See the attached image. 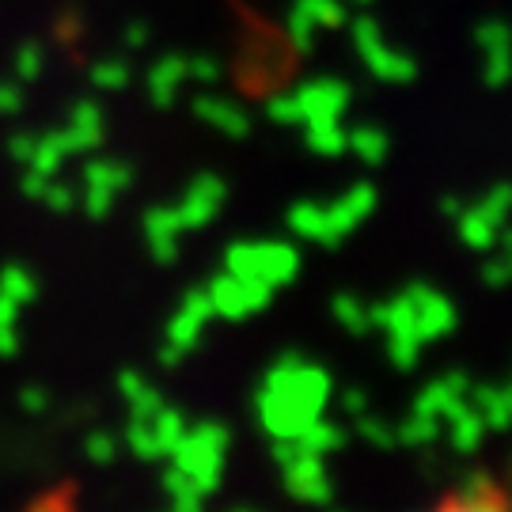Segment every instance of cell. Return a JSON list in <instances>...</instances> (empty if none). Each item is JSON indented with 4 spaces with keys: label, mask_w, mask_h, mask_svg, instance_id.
<instances>
[{
    "label": "cell",
    "mask_w": 512,
    "mask_h": 512,
    "mask_svg": "<svg viewBox=\"0 0 512 512\" xmlns=\"http://www.w3.org/2000/svg\"><path fill=\"white\" fill-rule=\"evenodd\" d=\"M330 399V372L304 361L300 353H281L258 387V421L270 437H296L315 418H323Z\"/></svg>",
    "instance_id": "6da1fadb"
},
{
    "label": "cell",
    "mask_w": 512,
    "mask_h": 512,
    "mask_svg": "<svg viewBox=\"0 0 512 512\" xmlns=\"http://www.w3.org/2000/svg\"><path fill=\"white\" fill-rule=\"evenodd\" d=\"M228 444H232V437H228V429L220 421H198L167 452V459H171V467H179V471H186V475L194 478V486L202 490V497H213L220 490Z\"/></svg>",
    "instance_id": "7a4b0ae2"
},
{
    "label": "cell",
    "mask_w": 512,
    "mask_h": 512,
    "mask_svg": "<svg viewBox=\"0 0 512 512\" xmlns=\"http://www.w3.org/2000/svg\"><path fill=\"white\" fill-rule=\"evenodd\" d=\"M224 270L236 277H251V281H266V285H289L300 274V251L293 243H277V239H262V243H232L224 255Z\"/></svg>",
    "instance_id": "3957f363"
},
{
    "label": "cell",
    "mask_w": 512,
    "mask_h": 512,
    "mask_svg": "<svg viewBox=\"0 0 512 512\" xmlns=\"http://www.w3.org/2000/svg\"><path fill=\"white\" fill-rule=\"evenodd\" d=\"M349 31H353L357 54L365 57L368 73L376 76V80H384V84H410L418 76V61L403 54V50H395V46H387L380 23L372 16H357Z\"/></svg>",
    "instance_id": "277c9868"
},
{
    "label": "cell",
    "mask_w": 512,
    "mask_h": 512,
    "mask_svg": "<svg viewBox=\"0 0 512 512\" xmlns=\"http://www.w3.org/2000/svg\"><path fill=\"white\" fill-rule=\"evenodd\" d=\"M368 315H372V330H384L387 334V357H391V365L410 372L421 361V342L418 334H414V308H410V300L399 293L391 296V300L372 304Z\"/></svg>",
    "instance_id": "5b68a950"
},
{
    "label": "cell",
    "mask_w": 512,
    "mask_h": 512,
    "mask_svg": "<svg viewBox=\"0 0 512 512\" xmlns=\"http://www.w3.org/2000/svg\"><path fill=\"white\" fill-rule=\"evenodd\" d=\"M209 304H213V315L220 319H247V315H255V311L270 308V300H274V285H266V281H251V277H236V274H224L213 277L209 281Z\"/></svg>",
    "instance_id": "8992f818"
},
{
    "label": "cell",
    "mask_w": 512,
    "mask_h": 512,
    "mask_svg": "<svg viewBox=\"0 0 512 512\" xmlns=\"http://www.w3.org/2000/svg\"><path fill=\"white\" fill-rule=\"evenodd\" d=\"M403 296L410 300V308H414V334H418V342H437V338H448L452 330H456V308H452V300L444 293H437L433 285H425V281H414V285H406Z\"/></svg>",
    "instance_id": "52a82bcc"
},
{
    "label": "cell",
    "mask_w": 512,
    "mask_h": 512,
    "mask_svg": "<svg viewBox=\"0 0 512 512\" xmlns=\"http://www.w3.org/2000/svg\"><path fill=\"white\" fill-rule=\"evenodd\" d=\"M281 475H285L289 497L304 501V505H330L334 501V482H330L327 467H323V456L300 452L293 463L281 467Z\"/></svg>",
    "instance_id": "ba28073f"
},
{
    "label": "cell",
    "mask_w": 512,
    "mask_h": 512,
    "mask_svg": "<svg viewBox=\"0 0 512 512\" xmlns=\"http://www.w3.org/2000/svg\"><path fill=\"white\" fill-rule=\"evenodd\" d=\"M224 198H228V186L220 175H198L183 194V202L175 205V213L183 220V228H205L217 220Z\"/></svg>",
    "instance_id": "9c48e42d"
},
{
    "label": "cell",
    "mask_w": 512,
    "mask_h": 512,
    "mask_svg": "<svg viewBox=\"0 0 512 512\" xmlns=\"http://www.w3.org/2000/svg\"><path fill=\"white\" fill-rule=\"evenodd\" d=\"M209 319H213L209 293H205V289L186 293L183 304H179V311L167 319V338H164V342L179 346L183 353H190V349L198 346V338H202V330H205V323H209Z\"/></svg>",
    "instance_id": "30bf717a"
},
{
    "label": "cell",
    "mask_w": 512,
    "mask_h": 512,
    "mask_svg": "<svg viewBox=\"0 0 512 512\" xmlns=\"http://www.w3.org/2000/svg\"><path fill=\"white\" fill-rule=\"evenodd\" d=\"M300 118L304 122H323V118H342L349 107V84L346 80H308L304 88H296Z\"/></svg>",
    "instance_id": "8fae6325"
},
{
    "label": "cell",
    "mask_w": 512,
    "mask_h": 512,
    "mask_svg": "<svg viewBox=\"0 0 512 512\" xmlns=\"http://www.w3.org/2000/svg\"><path fill=\"white\" fill-rule=\"evenodd\" d=\"M467 387H471V380H467V372H444V376H437L433 384H425L414 395V410L418 414H433V418H448V414H456L459 406L467 403Z\"/></svg>",
    "instance_id": "7c38bea8"
},
{
    "label": "cell",
    "mask_w": 512,
    "mask_h": 512,
    "mask_svg": "<svg viewBox=\"0 0 512 512\" xmlns=\"http://www.w3.org/2000/svg\"><path fill=\"white\" fill-rule=\"evenodd\" d=\"M372 209H376V186L372 183H353L338 198V202L327 205V220H330V232H334V239L342 243V239L357 228V224H365L368 217H372Z\"/></svg>",
    "instance_id": "4fadbf2b"
},
{
    "label": "cell",
    "mask_w": 512,
    "mask_h": 512,
    "mask_svg": "<svg viewBox=\"0 0 512 512\" xmlns=\"http://www.w3.org/2000/svg\"><path fill=\"white\" fill-rule=\"evenodd\" d=\"M183 220L175 213V205H156L145 213V239L148 255L156 258L160 266H171L179 258V236H183Z\"/></svg>",
    "instance_id": "5bb4252c"
},
{
    "label": "cell",
    "mask_w": 512,
    "mask_h": 512,
    "mask_svg": "<svg viewBox=\"0 0 512 512\" xmlns=\"http://www.w3.org/2000/svg\"><path fill=\"white\" fill-rule=\"evenodd\" d=\"M61 137H65L69 156L99 148V141H103V110H99V103H92V99L76 103L73 118H69V126L61 129Z\"/></svg>",
    "instance_id": "9a60e30c"
},
{
    "label": "cell",
    "mask_w": 512,
    "mask_h": 512,
    "mask_svg": "<svg viewBox=\"0 0 512 512\" xmlns=\"http://www.w3.org/2000/svg\"><path fill=\"white\" fill-rule=\"evenodd\" d=\"M194 114L202 118L205 126L220 129V133H228V137H247V133H251L247 110L236 107V103H228V99H220V95L202 92L194 99Z\"/></svg>",
    "instance_id": "2e32d148"
},
{
    "label": "cell",
    "mask_w": 512,
    "mask_h": 512,
    "mask_svg": "<svg viewBox=\"0 0 512 512\" xmlns=\"http://www.w3.org/2000/svg\"><path fill=\"white\" fill-rule=\"evenodd\" d=\"M467 403L475 406L486 429L494 433H505L512 421V391L505 384H471L467 387Z\"/></svg>",
    "instance_id": "e0dca14e"
},
{
    "label": "cell",
    "mask_w": 512,
    "mask_h": 512,
    "mask_svg": "<svg viewBox=\"0 0 512 512\" xmlns=\"http://www.w3.org/2000/svg\"><path fill=\"white\" fill-rule=\"evenodd\" d=\"M186 80V57L183 54H164L152 69H148V99L160 110H167L179 99V88Z\"/></svg>",
    "instance_id": "ac0fdd59"
},
{
    "label": "cell",
    "mask_w": 512,
    "mask_h": 512,
    "mask_svg": "<svg viewBox=\"0 0 512 512\" xmlns=\"http://www.w3.org/2000/svg\"><path fill=\"white\" fill-rule=\"evenodd\" d=\"M289 232L300 239H311L319 247H338V239L330 232V220H327V205L319 202H296L289 209Z\"/></svg>",
    "instance_id": "d6986e66"
},
{
    "label": "cell",
    "mask_w": 512,
    "mask_h": 512,
    "mask_svg": "<svg viewBox=\"0 0 512 512\" xmlns=\"http://www.w3.org/2000/svg\"><path fill=\"white\" fill-rule=\"evenodd\" d=\"M440 509H505V494L497 490L490 475H471L463 478V490L440 501Z\"/></svg>",
    "instance_id": "ffe728a7"
},
{
    "label": "cell",
    "mask_w": 512,
    "mask_h": 512,
    "mask_svg": "<svg viewBox=\"0 0 512 512\" xmlns=\"http://www.w3.org/2000/svg\"><path fill=\"white\" fill-rule=\"evenodd\" d=\"M440 425H448V433H452V448H456L459 456L478 452V448H482V440H486V433H490V429H486V421H482V414H478L471 403H463L456 414H448Z\"/></svg>",
    "instance_id": "44dd1931"
},
{
    "label": "cell",
    "mask_w": 512,
    "mask_h": 512,
    "mask_svg": "<svg viewBox=\"0 0 512 512\" xmlns=\"http://www.w3.org/2000/svg\"><path fill=\"white\" fill-rule=\"evenodd\" d=\"M459 239L471 247V251H494L497 239H501V224H494V220L486 217L478 205H463V213H459Z\"/></svg>",
    "instance_id": "7402d4cb"
},
{
    "label": "cell",
    "mask_w": 512,
    "mask_h": 512,
    "mask_svg": "<svg viewBox=\"0 0 512 512\" xmlns=\"http://www.w3.org/2000/svg\"><path fill=\"white\" fill-rule=\"evenodd\" d=\"M118 391H122V399L129 403V414H133V418H152V414L164 406L160 391L148 384V376H141V372H122V376H118Z\"/></svg>",
    "instance_id": "603a6c76"
},
{
    "label": "cell",
    "mask_w": 512,
    "mask_h": 512,
    "mask_svg": "<svg viewBox=\"0 0 512 512\" xmlns=\"http://www.w3.org/2000/svg\"><path fill=\"white\" fill-rule=\"evenodd\" d=\"M346 152H353L361 164H384L391 152V137L380 126H357L346 133Z\"/></svg>",
    "instance_id": "cb8c5ba5"
},
{
    "label": "cell",
    "mask_w": 512,
    "mask_h": 512,
    "mask_svg": "<svg viewBox=\"0 0 512 512\" xmlns=\"http://www.w3.org/2000/svg\"><path fill=\"white\" fill-rule=\"evenodd\" d=\"M296 440H300V448H304V452L327 459L330 452H342V444H346V433H342L338 425H330V421L315 418L308 429H300V433H296Z\"/></svg>",
    "instance_id": "d4e9b609"
},
{
    "label": "cell",
    "mask_w": 512,
    "mask_h": 512,
    "mask_svg": "<svg viewBox=\"0 0 512 512\" xmlns=\"http://www.w3.org/2000/svg\"><path fill=\"white\" fill-rule=\"evenodd\" d=\"M133 183V171L129 164H118V160H92V164L84 167V186H99V190H110L114 198L129 190Z\"/></svg>",
    "instance_id": "484cf974"
},
{
    "label": "cell",
    "mask_w": 512,
    "mask_h": 512,
    "mask_svg": "<svg viewBox=\"0 0 512 512\" xmlns=\"http://www.w3.org/2000/svg\"><path fill=\"white\" fill-rule=\"evenodd\" d=\"M164 494L175 512H198L205 505V497H202V490L194 486V478L186 475V471H179V467H171L164 475Z\"/></svg>",
    "instance_id": "4316f807"
},
{
    "label": "cell",
    "mask_w": 512,
    "mask_h": 512,
    "mask_svg": "<svg viewBox=\"0 0 512 512\" xmlns=\"http://www.w3.org/2000/svg\"><path fill=\"white\" fill-rule=\"evenodd\" d=\"M65 160H69V148H65L61 129H57V133H42V137H35V152H31V167H35V171L57 179V171L65 167Z\"/></svg>",
    "instance_id": "83f0119b"
},
{
    "label": "cell",
    "mask_w": 512,
    "mask_h": 512,
    "mask_svg": "<svg viewBox=\"0 0 512 512\" xmlns=\"http://www.w3.org/2000/svg\"><path fill=\"white\" fill-rule=\"evenodd\" d=\"M308 126V148L315 156H342L346 152V129L338 126V118H323V122H304Z\"/></svg>",
    "instance_id": "f1b7e54d"
},
{
    "label": "cell",
    "mask_w": 512,
    "mask_h": 512,
    "mask_svg": "<svg viewBox=\"0 0 512 512\" xmlns=\"http://www.w3.org/2000/svg\"><path fill=\"white\" fill-rule=\"evenodd\" d=\"M148 425H152V433H156V444H160V452H171L179 440H183V433L190 429V421H186L183 410H175V406H160L152 418H148Z\"/></svg>",
    "instance_id": "f546056e"
},
{
    "label": "cell",
    "mask_w": 512,
    "mask_h": 512,
    "mask_svg": "<svg viewBox=\"0 0 512 512\" xmlns=\"http://www.w3.org/2000/svg\"><path fill=\"white\" fill-rule=\"evenodd\" d=\"M330 311H334V319L342 323V330L357 334V338L372 330V315H368V304L361 300V296L338 293V296H334V304H330Z\"/></svg>",
    "instance_id": "4dcf8cb0"
},
{
    "label": "cell",
    "mask_w": 512,
    "mask_h": 512,
    "mask_svg": "<svg viewBox=\"0 0 512 512\" xmlns=\"http://www.w3.org/2000/svg\"><path fill=\"white\" fill-rule=\"evenodd\" d=\"M0 293L8 296V300H16L19 308H23V304H35L38 300V281L27 266L12 262V266L0 270Z\"/></svg>",
    "instance_id": "1f68e13d"
},
{
    "label": "cell",
    "mask_w": 512,
    "mask_h": 512,
    "mask_svg": "<svg viewBox=\"0 0 512 512\" xmlns=\"http://www.w3.org/2000/svg\"><path fill=\"white\" fill-rule=\"evenodd\" d=\"M437 437H440V418H433V414H418V410H410V418L395 429V440L406 444V448H429Z\"/></svg>",
    "instance_id": "d6a6232c"
},
{
    "label": "cell",
    "mask_w": 512,
    "mask_h": 512,
    "mask_svg": "<svg viewBox=\"0 0 512 512\" xmlns=\"http://www.w3.org/2000/svg\"><path fill=\"white\" fill-rule=\"evenodd\" d=\"M126 448L133 456L141 459V463H152V459H164L160 452V444H156V433H152V425L148 418H133L129 414V425H126Z\"/></svg>",
    "instance_id": "836d02e7"
},
{
    "label": "cell",
    "mask_w": 512,
    "mask_h": 512,
    "mask_svg": "<svg viewBox=\"0 0 512 512\" xmlns=\"http://www.w3.org/2000/svg\"><path fill=\"white\" fill-rule=\"evenodd\" d=\"M88 80L99 92H122V88H129V65L122 57H103L88 69Z\"/></svg>",
    "instance_id": "e575fe53"
},
{
    "label": "cell",
    "mask_w": 512,
    "mask_h": 512,
    "mask_svg": "<svg viewBox=\"0 0 512 512\" xmlns=\"http://www.w3.org/2000/svg\"><path fill=\"white\" fill-rule=\"evenodd\" d=\"M353 425H357V437L361 440H368L372 448H380V452H391L399 440H395V429H391V421H384V418H376V414H357L353 418Z\"/></svg>",
    "instance_id": "d590c367"
},
{
    "label": "cell",
    "mask_w": 512,
    "mask_h": 512,
    "mask_svg": "<svg viewBox=\"0 0 512 512\" xmlns=\"http://www.w3.org/2000/svg\"><path fill=\"white\" fill-rule=\"evenodd\" d=\"M315 23L304 8H289V19H285V35H289V46H293L296 54H311V46H315Z\"/></svg>",
    "instance_id": "8d00e7d4"
},
{
    "label": "cell",
    "mask_w": 512,
    "mask_h": 512,
    "mask_svg": "<svg viewBox=\"0 0 512 512\" xmlns=\"http://www.w3.org/2000/svg\"><path fill=\"white\" fill-rule=\"evenodd\" d=\"M296 8H304L315 27H346V4L342 0H293Z\"/></svg>",
    "instance_id": "74e56055"
},
{
    "label": "cell",
    "mask_w": 512,
    "mask_h": 512,
    "mask_svg": "<svg viewBox=\"0 0 512 512\" xmlns=\"http://www.w3.org/2000/svg\"><path fill=\"white\" fill-rule=\"evenodd\" d=\"M16 319H19V304L0 293V357H12L19 349Z\"/></svg>",
    "instance_id": "f35d334b"
},
{
    "label": "cell",
    "mask_w": 512,
    "mask_h": 512,
    "mask_svg": "<svg viewBox=\"0 0 512 512\" xmlns=\"http://www.w3.org/2000/svg\"><path fill=\"white\" fill-rule=\"evenodd\" d=\"M482 80L486 88H505L509 80V46H494V50H482Z\"/></svg>",
    "instance_id": "ab89813d"
},
{
    "label": "cell",
    "mask_w": 512,
    "mask_h": 512,
    "mask_svg": "<svg viewBox=\"0 0 512 512\" xmlns=\"http://www.w3.org/2000/svg\"><path fill=\"white\" fill-rule=\"evenodd\" d=\"M42 65H46V50L38 42H27L16 50V76L19 80H38L42 76Z\"/></svg>",
    "instance_id": "60d3db41"
},
{
    "label": "cell",
    "mask_w": 512,
    "mask_h": 512,
    "mask_svg": "<svg viewBox=\"0 0 512 512\" xmlns=\"http://www.w3.org/2000/svg\"><path fill=\"white\" fill-rule=\"evenodd\" d=\"M266 118L277 122V126H300L304 118H300V103H296V95H274L270 103H266Z\"/></svg>",
    "instance_id": "b9f144b4"
},
{
    "label": "cell",
    "mask_w": 512,
    "mask_h": 512,
    "mask_svg": "<svg viewBox=\"0 0 512 512\" xmlns=\"http://www.w3.org/2000/svg\"><path fill=\"white\" fill-rule=\"evenodd\" d=\"M38 202L46 205L50 213H57V217H65V213H73V209H76V194H73V186L50 179V186L42 190V198H38Z\"/></svg>",
    "instance_id": "7bdbcfd3"
},
{
    "label": "cell",
    "mask_w": 512,
    "mask_h": 512,
    "mask_svg": "<svg viewBox=\"0 0 512 512\" xmlns=\"http://www.w3.org/2000/svg\"><path fill=\"white\" fill-rule=\"evenodd\" d=\"M478 209L494 220V224H505V217H509V209H512V190L505 183H497L494 190H490V194L478 202Z\"/></svg>",
    "instance_id": "ee69618b"
},
{
    "label": "cell",
    "mask_w": 512,
    "mask_h": 512,
    "mask_svg": "<svg viewBox=\"0 0 512 512\" xmlns=\"http://www.w3.org/2000/svg\"><path fill=\"white\" fill-rule=\"evenodd\" d=\"M84 456L99 463V467H107L118 459V437H110V433H92V437L84 440Z\"/></svg>",
    "instance_id": "f6af8a7d"
},
{
    "label": "cell",
    "mask_w": 512,
    "mask_h": 512,
    "mask_svg": "<svg viewBox=\"0 0 512 512\" xmlns=\"http://www.w3.org/2000/svg\"><path fill=\"white\" fill-rule=\"evenodd\" d=\"M478 50H494V46H509V27L505 19H482L475 27Z\"/></svg>",
    "instance_id": "bcb514c9"
},
{
    "label": "cell",
    "mask_w": 512,
    "mask_h": 512,
    "mask_svg": "<svg viewBox=\"0 0 512 512\" xmlns=\"http://www.w3.org/2000/svg\"><path fill=\"white\" fill-rule=\"evenodd\" d=\"M186 76L209 88V84H217V80H220V61H217V57H209V54L186 57Z\"/></svg>",
    "instance_id": "7dc6e473"
},
{
    "label": "cell",
    "mask_w": 512,
    "mask_h": 512,
    "mask_svg": "<svg viewBox=\"0 0 512 512\" xmlns=\"http://www.w3.org/2000/svg\"><path fill=\"white\" fill-rule=\"evenodd\" d=\"M509 274H512V266H509V258H505V255L486 258V262H482V270H478L482 285H490V289H501V285L509 281Z\"/></svg>",
    "instance_id": "c3c4849f"
},
{
    "label": "cell",
    "mask_w": 512,
    "mask_h": 512,
    "mask_svg": "<svg viewBox=\"0 0 512 512\" xmlns=\"http://www.w3.org/2000/svg\"><path fill=\"white\" fill-rule=\"evenodd\" d=\"M114 205V194L110 190H99V186H84V213L92 220H103Z\"/></svg>",
    "instance_id": "681fc988"
},
{
    "label": "cell",
    "mask_w": 512,
    "mask_h": 512,
    "mask_svg": "<svg viewBox=\"0 0 512 512\" xmlns=\"http://www.w3.org/2000/svg\"><path fill=\"white\" fill-rule=\"evenodd\" d=\"M19 107H23V88H19V84H8V80H0V118L19 114Z\"/></svg>",
    "instance_id": "f907efd6"
},
{
    "label": "cell",
    "mask_w": 512,
    "mask_h": 512,
    "mask_svg": "<svg viewBox=\"0 0 512 512\" xmlns=\"http://www.w3.org/2000/svg\"><path fill=\"white\" fill-rule=\"evenodd\" d=\"M31 152H35V133H12L8 137V156L16 164H31Z\"/></svg>",
    "instance_id": "816d5d0a"
},
{
    "label": "cell",
    "mask_w": 512,
    "mask_h": 512,
    "mask_svg": "<svg viewBox=\"0 0 512 512\" xmlns=\"http://www.w3.org/2000/svg\"><path fill=\"white\" fill-rule=\"evenodd\" d=\"M300 452H304V448H300V440H296V437H274V444H270V456H274L277 467L293 463Z\"/></svg>",
    "instance_id": "f5cc1de1"
},
{
    "label": "cell",
    "mask_w": 512,
    "mask_h": 512,
    "mask_svg": "<svg viewBox=\"0 0 512 512\" xmlns=\"http://www.w3.org/2000/svg\"><path fill=\"white\" fill-rule=\"evenodd\" d=\"M50 186V175H42V171H35V167L27 164V171H23V179H19V190L27 194V198H42V190Z\"/></svg>",
    "instance_id": "db71d44e"
},
{
    "label": "cell",
    "mask_w": 512,
    "mask_h": 512,
    "mask_svg": "<svg viewBox=\"0 0 512 512\" xmlns=\"http://www.w3.org/2000/svg\"><path fill=\"white\" fill-rule=\"evenodd\" d=\"M19 406H23L27 414H42V410L50 406V395H46V387H23V391H19Z\"/></svg>",
    "instance_id": "11a10c76"
},
{
    "label": "cell",
    "mask_w": 512,
    "mask_h": 512,
    "mask_svg": "<svg viewBox=\"0 0 512 512\" xmlns=\"http://www.w3.org/2000/svg\"><path fill=\"white\" fill-rule=\"evenodd\" d=\"M342 410H346L349 418L365 414V410H368V391H365V387H349L346 395H342Z\"/></svg>",
    "instance_id": "9f6ffc18"
},
{
    "label": "cell",
    "mask_w": 512,
    "mask_h": 512,
    "mask_svg": "<svg viewBox=\"0 0 512 512\" xmlns=\"http://www.w3.org/2000/svg\"><path fill=\"white\" fill-rule=\"evenodd\" d=\"M148 42H152V27H148V23H141V19H137V23H129V27H126V46H129V50H145Z\"/></svg>",
    "instance_id": "6f0895ef"
},
{
    "label": "cell",
    "mask_w": 512,
    "mask_h": 512,
    "mask_svg": "<svg viewBox=\"0 0 512 512\" xmlns=\"http://www.w3.org/2000/svg\"><path fill=\"white\" fill-rule=\"evenodd\" d=\"M183 349L179 346H171V342H164V349H160V365L164 368H175V365H183Z\"/></svg>",
    "instance_id": "680465c9"
},
{
    "label": "cell",
    "mask_w": 512,
    "mask_h": 512,
    "mask_svg": "<svg viewBox=\"0 0 512 512\" xmlns=\"http://www.w3.org/2000/svg\"><path fill=\"white\" fill-rule=\"evenodd\" d=\"M440 213H444V217H452V220H456L459 213H463V198H456V194H448V198H440Z\"/></svg>",
    "instance_id": "91938a15"
},
{
    "label": "cell",
    "mask_w": 512,
    "mask_h": 512,
    "mask_svg": "<svg viewBox=\"0 0 512 512\" xmlns=\"http://www.w3.org/2000/svg\"><path fill=\"white\" fill-rule=\"evenodd\" d=\"M353 4H372V0H353Z\"/></svg>",
    "instance_id": "94428289"
}]
</instances>
